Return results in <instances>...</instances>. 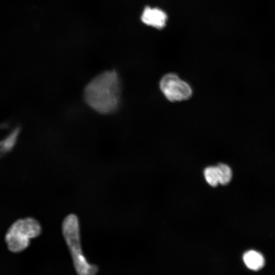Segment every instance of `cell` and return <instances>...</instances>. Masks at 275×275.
Masks as SVG:
<instances>
[{"label":"cell","mask_w":275,"mask_h":275,"mask_svg":"<svg viewBox=\"0 0 275 275\" xmlns=\"http://www.w3.org/2000/svg\"><path fill=\"white\" fill-rule=\"evenodd\" d=\"M219 170V183L222 185L227 184L231 180L232 172L229 166L220 163L217 165Z\"/></svg>","instance_id":"9c48e42d"},{"label":"cell","mask_w":275,"mask_h":275,"mask_svg":"<svg viewBox=\"0 0 275 275\" xmlns=\"http://www.w3.org/2000/svg\"><path fill=\"white\" fill-rule=\"evenodd\" d=\"M243 260L246 266L253 270H259L264 264L263 256L255 251L246 252L243 256Z\"/></svg>","instance_id":"52a82bcc"},{"label":"cell","mask_w":275,"mask_h":275,"mask_svg":"<svg viewBox=\"0 0 275 275\" xmlns=\"http://www.w3.org/2000/svg\"><path fill=\"white\" fill-rule=\"evenodd\" d=\"M41 232V225L34 218L18 219L6 232L5 238L7 246L11 252L20 253L29 246L30 239L38 237Z\"/></svg>","instance_id":"3957f363"},{"label":"cell","mask_w":275,"mask_h":275,"mask_svg":"<svg viewBox=\"0 0 275 275\" xmlns=\"http://www.w3.org/2000/svg\"><path fill=\"white\" fill-rule=\"evenodd\" d=\"M204 175L207 182L210 185L215 187L219 184V174L217 166L206 168L204 170Z\"/></svg>","instance_id":"ba28073f"},{"label":"cell","mask_w":275,"mask_h":275,"mask_svg":"<svg viewBox=\"0 0 275 275\" xmlns=\"http://www.w3.org/2000/svg\"><path fill=\"white\" fill-rule=\"evenodd\" d=\"M122 85L120 76L114 70L102 71L85 86L83 100L93 112L102 116L116 113L122 102Z\"/></svg>","instance_id":"6da1fadb"},{"label":"cell","mask_w":275,"mask_h":275,"mask_svg":"<svg viewBox=\"0 0 275 275\" xmlns=\"http://www.w3.org/2000/svg\"><path fill=\"white\" fill-rule=\"evenodd\" d=\"M21 129L20 126H15L7 136L0 140V157L10 153L14 148Z\"/></svg>","instance_id":"8992f818"},{"label":"cell","mask_w":275,"mask_h":275,"mask_svg":"<svg viewBox=\"0 0 275 275\" xmlns=\"http://www.w3.org/2000/svg\"><path fill=\"white\" fill-rule=\"evenodd\" d=\"M167 15L162 10L157 8L146 7L141 15V20L145 24L157 29H162L167 20Z\"/></svg>","instance_id":"5b68a950"},{"label":"cell","mask_w":275,"mask_h":275,"mask_svg":"<svg viewBox=\"0 0 275 275\" xmlns=\"http://www.w3.org/2000/svg\"><path fill=\"white\" fill-rule=\"evenodd\" d=\"M159 88L166 98L172 102L187 100L193 95L190 86L173 73L162 77L159 82Z\"/></svg>","instance_id":"277c9868"},{"label":"cell","mask_w":275,"mask_h":275,"mask_svg":"<svg viewBox=\"0 0 275 275\" xmlns=\"http://www.w3.org/2000/svg\"><path fill=\"white\" fill-rule=\"evenodd\" d=\"M62 231L77 273L80 275H93L96 273L98 271V267L90 263L82 252L79 221L76 215L70 214L64 218Z\"/></svg>","instance_id":"7a4b0ae2"}]
</instances>
